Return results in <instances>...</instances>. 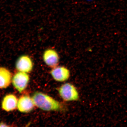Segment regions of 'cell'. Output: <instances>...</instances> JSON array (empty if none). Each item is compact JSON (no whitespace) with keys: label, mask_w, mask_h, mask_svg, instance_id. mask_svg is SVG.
<instances>
[{"label":"cell","mask_w":127,"mask_h":127,"mask_svg":"<svg viewBox=\"0 0 127 127\" xmlns=\"http://www.w3.org/2000/svg\"><path fill=\"white\" fill-rule=\"evenodd\" d=\"M59 95L65 101H76L79 100V95L77 89L71 83L63 84L58 89Z\"/></svg>","instance_id":"obj_2"},{"label":"cell","mask_w":127,"mask_h":127,"mask_svg":"<svg viewBox=\"0 0 127 127\" xmlns=\"http://www.w3.org/2000/svg\"><path fill=\"white\" fill-rule=\"evenodd\" d=\"M15 66L18 71L28 73L31 72L33 69V62L29 56L23 55L17 59Z\"/></svg>","instance_id":"obj_4"},{"label":"cell","mask_w":127,"mask_h":127,"mask_svg":"<svg viewBox=\"0 0 127 127\" xmlns=\"http://www.w3.org/2000/svg\"><path fill=\"white\" fill-rule=\"evenodd\" d=\"M11 72L5 67H0V89L7 88L10 85L12 80Z\"/></svg>","instance_id":"obj_9"},{"label":"cell","mask_w":127,"mask_h":127,"mask_svg":"<svg viewBox=\"0 0 127 127\" xmlns=\"http://www.w3.org/2000/svg\"><path fill=\"white\" fill-rule=\"evenodd\" d=\"M30 80V76L27 73L18 71L12 77V83L14 88L21 93L27 88Z\"/></svg>","instance_id":"obj_3"},{"label":"cell","mask_w":127,"mask_h":127,"mask_svg":"<svg viewBox=\"0 0 127 127\" xmlns=\"http://www.w3.org/2000/svg\"><path fill=\"white\" fill-rule=\"evenodd\" d=\"M32 97L35 106L43 111H60L65 109L61 103L41 92H35Z\"/></svg>","instance_id":"obj_1"},{"label":"cell","mask_w":127,"mask_h":127,"mask_svg":"<svg viewBox=\"0 0 127 127\" xmlns=\"http://www.w3.org/2000/svg\"><path fill=\"white\" fill-rule=\"evenodd\" d=\"M51 75L55 81L59 82L65 81L70 75L68 68L63 66H59L53 68L50 72Z\"/></svg>","instance_id":"obj_7"},{"label":"cell","mask_w":127,"mask_h":127,"mask_svg":"<svg viewBox=\"0 0 127 127\" xmlns=\"http://www.w3.org/2000/svg\"><path fill=\"white\" fill-rule=\"evenodd\" d=\"M9 126L6 125L4 123H0V127H9Z\"/></svg>","instance_id":"obj_10"},{"label":"cell","mask_w":127,"mask_h":127,"mask_svg":"<svg viewBox=\"0 0 127 127\" xmlns=\"http://www.w3.org/2000/svg\"><path fill=\"white\" fill-rule=\"evenodd\" d=\"M43 59L45 63L50 67H56L59 63V55L52 48H48L43 52Z\"/></svg>","instance_id":"obj_5"},{"label":"cell","mask_w":127,"mask_h":127,"mask_svg":"<svg viewBox=\"0 0 127 127\" xmlns=\"http://www.w3.org/2000/svg\"><path fill=\"white\" fill-rule=\"evenodd\" d=\"M18 99L15 95L10 94L3 98L1 102V108L4 111L9 112L17 108Z\"/></svg>","instance_id":"obj_8"},{"label":"cell","mask_w":127,"mask_h":127,"mask_svg":"<svg viewBox=\"0 0 127 127\" xmlns=\"http://www.w3.org/2000/svg\"><path fill=\"white\" fill-rule=\"evenodd\" d=\"M35 106L32 97L28 95H23L18 100L17 108L21 112L28 113L32 111Z\"/></svg>","instance_id":"obj_6"}]
</instances>
